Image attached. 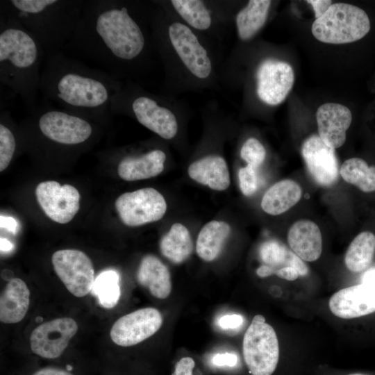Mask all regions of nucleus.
Returning a JSON list of instances; mask_svg holds the SVG:
<instances>
[{
  "label": "nucleus",
  "mask_w": 375,
  "mask_h": 375,
  "mask_svg": "<svg viewBox=\"0 0 375 375\" xmlns=\"http://www.w3.org/2000/svg\"><path fill=\"white\" fill-rule=\"evenodd\" d=\"M348 375H370V374H364V373H353V374H348Z\"/></svg>",
  "instance_id": "obj_44"
},
{
  "label": "nucleus",
  "mask_w": 375,
  "mask_h": 375,
  "mask_svg": "<svg viewBox=\"0 0 375 375\" xmlns=\"http://www.w3.org/2000/svg\"><path fill=\"white\" fill-rule=\"evenodd\" d=\"M178 13L192 27L199 30L208 29L211 24L210 14L201 1H171Z\"/></svg>",
  "instance_id": "obj_32"
},
{
  "label": "nucleus",
  "mask_w": 375,
  "mask_h": 375,
  "mask_svg": "<svg viewBox=\"0 0 375 375\" xmlns=\"http://www.w3.org/2000/svg\"><path fill=\"white\" fill-rule=\"evenodd\" d=\"M120 89L114 76L62 51L44 56L39 90L44 100L60 108L103 121L112 113V99Z\"/></svg>",
  "instance_id": "obj_2"
},
{
  "label": "nucleus",
  "mask_w": 375,
  "mask_h": 375,
  "mask_svg": "<svg viewBox=\"0 0 375 375\" xmlns=\"http://www.w3.org/2000/svg\"><path fill=\"white\" fill-rule=\"evenodd\" d=\"M44 51L12 16L0 10V82L19 95L26 109L37 108Z\"/></svg>",
  "instance_id": "obj_3"
},
{
  "label": "nucleus",
  "mask_w": 375,
  "mask_h": 375,
  "mask_svg": "<svg viewBox=\"0 0 375 375\" xmlns=\"http://www.w3.org/2000/svg\"><path fill=\"white\" fill-rule=\"evenodd\" d=\"M240 156L247 162V165L256 169L265 160L266 151L259 140L250 138L242 145Z\"/></svg>",
  "instance_id": "obj_34"
},
{
  "label": "nucleus",
  "mask_w": 375,
  "mask_h": 375,
  "mask_svg": "<svg viewBox=\"0 0 375 375\" xmlns=\"http://www.w3.org/2000/svg\"><path fill=\"white\" fill-rule=\"evenodd\" d=\"M231 233L225 222L212 220L201 229L197 240L196 251L206 262L215 260L221 253Z\"/></svg>",
  "instance_id": "obj_25"
},
{
  "label": "nucleus",
  "mask_w": 375,
  "mask_h": 375,
  "mask_svg": "<svg viewBox=\"0 0 375 375\" xmlns=\"http://www.w3.org/2000/svg\"><path fill=\"white\" fill-rule=\"evenodd\" d=\"M169 36L174 49L190 72L199 78H207L211 72V62L191 29L175 22L169 26Z\"/></svg>",
  "instance_id": "obj_17"
},
{
  "label": "nucleus",
  "mask_w": 375,
  "mask_h": 375,
  "mask_svg": "<svg viewBox=\"0 0 375 375\" xmlns=\"http://www.w3.org/2000/svg\"><path fill=\"white\" fill-rule=\"evenodd\" d=\"M302 190L293 180H281L272 185L264 194L261 208L267 214L281 215L300 200Z\"/></svg>",
  "instance_id": "obj_24"
},
{
  "label": "nucleus",
  "mask_w": 375,
  "mask_h": 375,
  "mask_svg": "<svg viewBox=\"0 0 375 375\" xmlns=\"http://www.w3.org/2000/svg\"><path fill=\"white\" fill-rule=\"evenodd\" d=\"M259 256L263 265L272 269V275L285 267H294L299 276H306L309 271L303 260L276 240H271L262 243L259 249Z\"/></svg>",
  "instance_id": "obj_26"
},
{
  "label": "nucleus",
  "mask_w": 375,
  "mask_h": 375,
  "mask_svg": "<svg viewBox=\"0 0 375 375\" xmlns=\"http://www.w3.org/2000/svg\"><path fill=\"white\" fill-rule=\"evenodd\" d=\"M0 226L1 228H5L13 234L18 231L19 228L17 222L13 217L2 215L0 216Z\"/></svg>",
  "instance_id": "obj_41"
},
{
  "label": "nucleus",
  "mask_w": 375,
  "mask_h": 375,
  "mask_svg": "<svg viewBox=\"0 0 375 375\" xmlns=\"http://www.w3.org/2000/svg\"><path fill=\"white\" fill-rule=\"evenodd\" d=\"M92 291L101 306L113 308L117 303L121 293L118 272L113 269L101 272L95 278Z\"/></svg>",
  "instance_id": "obj_31"
},
{
  "label": "nucleus",
  "mask_w": 375,
  "mask_h": 375,
  "mask_svg": "<svg viewBox=\"0 0 375 375\" xmlns=\"http://www.w3.org/2000/svg\"><path fill=\"white\" fill-rule=\"evenodd\" d=\"M371 24L362 8L346 3H335L311 27L314 37L328 44H346L364 38L370 31Z\"/></svg>",
  "instance_id": "obj_6"
},
{
  "label": "nucleus",
  "mask_w": 375,
  "mask_h": 375,
  "mask_svg": "<svg viewBox=\"0 0 375 375\" xmlns=\"http://www.w3.org/2000/svg\"><path fill=\"white\" fill-rule=\"evenodd\" d=\"M287 240L292 251L303 261H315L322 254V233L319 226L310 220L294 222L288 231Z\"/></svg>",
  "instance_id": "obj_19"
},
{
  "label": "nucleus",
  "mask_w": 375,
  "mask_h": 375,
  "mask_svg": "<svg viewBox=\"0 0 375 375\" xmlns=\"http://www.w3.org/2000/svg\"><path fill=\"white\" fill-rule=\"evenodd\" d=\"M27 120L28 125L47 141L62 147H78L87 143L94 133L91 120L76 113L53 106L44 99Z\"/></svg>",
  "instance_id": "obj_5"
},
{
  "label": "nucleus",
  "mask_w": 375,
  "mask_h": 375,
  "mask_svg": "<svg viewBox=\"0 0 375 375\" xmlns=\"http://www.w3.org/2000/svg\"><path fill=\"white\" fill-rule=\"evenodd\" d=\"M37 201L45 215L59 224L69 222L80 207V194L69 184L60 185L55 181L40 183L35 189Z\"/></svg>",
  "instance_id": "obj_12"
},
{
  "label": "nucleus",
  "mask_w": 375,
  "mask_h": 375,
  "mask_svg": "<svg viewBox=\"0 0 375 375\" xmlns=\"http://www.w3.org/2000/svg\"><path fill=\"white\" fill-rule=\"evenodd\" d=\"M162 254L172 262L180 264L186 260L193 250V242L188 229L175 223L160 242Z\"/></svg>",
  "instance_id": "obj_27"
},
{
  "label": "nucleus",
  "mask_w": 375,
  "mask_h": 375,
  "mask_svg": "<svg viewBox=\"0 0 375 375\" xmlns=\"http://www.w3.org/2000/svg\"><path fill=\"white\" fill-rule=\"evenodd\" d=\"M115 205L122 222L132 227L157 222L167 210L164 197L153 188L125 192L116 199Z\"/></svg>",
  "instance_id": "obj_9"
},
{
  "label": "nucleus",
  "mask_w": 375,
  "mask_h": 375,
  "mask_svg": "<svg viewBox=\"0 0 375 375\" xmlns=\"http://www.w3.org/2000/svg\"><path fill=\"white\" fill-rule=\"evenodd\" d=\"M166 155L153 149L139 156H127L119 162L117 172L126 181L147 179L160 174L164 169Z\"/></svg>",
  "instance_id": "obj_20"
},
{
  "label": "nucleus",
  "mask_w": 375,
  "mask_h": 375,
  "mask_svg": "<svg viewBox=\"0 0 375 375\" xmlns=\"http://www.w3.org/2000/svg\"><path fill=\"white\" fill-rule=\"evenodd\" d=\"M271 1L251 0L237 15L236 25L240 39L254 36L265 24Z\"/></svg>",
  "instance_id": "obj_28"
},
{
  "label": "nucleus",
  "mask_w": 375,
  "mask_h": 375,
  "mask_svg": "<svg viewBox=\"0 0 375 375\" xmlns=\"http://www.w3.org/2000/svg\"><path fill=\"white\" fill-rule=\"evenodd\" d=\"M78 331L76 322L70 317L56 318L42 323L30 335L32 351L44 358L59 357Z\"/></svg>",
  "instance_id": "obj_13"
},
{
  "label": "nucleus",
  "mask_w": 375,
  "mask_h": 375,
  "mask_svg": "<svg viewBox=\"0 0 375 375\" xmlns=\"http://www.w3.org/2000/svg\"><path fill=\"white\" fill-rule=\"evenodd\" d=\"M194 366L195 362L192 358H182L175 365L174 371L172 375H192Z\"/></svg>",
  "instance_id": "obj_38"
},
{
  "label": "nucleus",
  "mask_w": 375,
  "mask_h": 375,
  "mask_svg": "<svg viewBox=\"0 0 375 375\" xmlns=\"http://www.w3.org/2000/svg\"><path fill=\"white\" fill-rule=\"evenodd\" d=\"M162 317L154 308H144L119 317L112 325L110 336L122 347L139 344L155 334L161 327Z\"/></svg>",
  "instance_id": "obj_11"
},
{
  "label": "nucleus",
  "mask_w": 375,
  "mask_h": 375,
  "mask_svg": "<svg viewBox=\"0 0 375 375\" xmlns=\"http://www.w3.org/2000/svg\"><path fill=\"white\" fill-rule=\"evenodd\" d=\"M375 253V235L363 231L349 244L344 256L347 268L354 273L365 270L372 262Z\"/></svg>",
  "instance_id": "obj_29"
},
{
  "label": "nucleus",
  "mask_w": 375,
  "mask_h": 375,
  "mask_svg": "<svg viewBox=\"0 0 375 375\" xmlns=\"http://www.w3.org/2000/svg\"><path fill=\"white\" fill-rule=\"evenodd\" d=\"M245 364L252 375H272L279 360V345L274 328L261 315L253 317L242 342Z\"/></svg>",
  "instance_id": "obj_7"
},
{
  "label": "nucleus",
  "mask_w": 375,
  "mask_h": 375,
  "mask_svg": "<svg viewBox=\"0 0 375 375\" xmlns=\"http://www.w3.org/2000/svg\"><path fill=\"white\" fill-rule=\"evenodd\" d=\"M125 109H128L142 126L161 138L169 140L176 135V117L153 98L144 94L129 96L120 89L112 99L111 111L115 113Z\"/></svg>",
  "instance_id": "obj_8"
},
{
  "label": "nucleus",
  "mask_w": 375,
  "mask_h": 375,
  "mask_svg": "<svg viewBox=\"0 0 375 375\" xmlns=\"http://www.w3.org/2000/svg\"><path fill=\"white\" fill-rule=\"evenodd\" d=\"M138 282L149 289L156 298L166 299L172 291L171 276L167 267L157 257L142 258L137 271Z\"/></svg>",
  "instance_id": "obj_23"
},
{
  "label": "nucleus",
  "mask_w": 375,
  "mask_h": 375,
  "mask_svg": "<svg viewBox=\"0 0 375 375\" xmlns=\"http://www.w3.org/2000/svg\"><path fill=\"white\" fill-rule=\"evenodd\" d=\"M306 2L312 6L315 11V19L322 16L332 5V1L330 0H309Z\"/></svg>",
  "instance_id": "obj_39"
},
{
  "label": "nucleus",
  "mask_w": 375,
  "mask_h": 375,
  "mask_svg": "<svg viewBox=\"0 0 375 375\" xmlns=\"http://www.w3.org/2000/svg\"><path fill=\"white\" fill-rule=\"evenodd\" d=\"M10 121L8 111H2L0 124V172L8 167L17 149V139L11 128Z\"/></svg>",
  "instance_id": "obj_33"
},
{
  "label": "nucleus",
  "mask_w": 375,
  "mask_h": 375,
  "mask_svg": "<svg viewBox=\"0 0 375 375\" xmlns=\"http://www.w3.org/2000/svg\"><path fill=\"white\" fill-rule=\"evenodd\" d=\"M188 172L192 179L215 190H225L230 185L227 164L219 156H207L194 161Z\"/></svg>",
  "instance_id": "obj_22"
},
{
  "label": "nucleus",
  "mask_w": 375,
  "mask_h": 375,
  "mask_svg": "<svg viewBox=\"0 0 375 375\" xmlns=\"http://www.w3.org/2000/svg\"><path fill=\"white\" fill-rule=\"evenodd\" d=\"M340 174L347 183L364 192L375 191V166H369L362 158L345 160L340 169Z\"/></svg>",
  "instance_id": "obj_30"
},
{
  "label": "nucleus",
  "mask_w": 375,
  "mask_h": 375,
  "mask_svg": "<svg viewBox=\"0 0 375 375\" xmlns=\"http://www.w3.org/2000/svg\"><path fill=\"white\" fill-rule=\"evenodd\" d=\"M275 275L281 278L290 281L296 280L299 276L297 269L292 267L281 268L276 271Z\"/></svg>",
  "instance_id": "obj_40"
},
{
  "label": "nucleus",
  "mask_w": 375,
  "mask_h": 375,
  "mask_svg": "<svg viewBox=\"0 0 375 375\" xmlns=\"http://www.w3.org/2000/svg\"><path fill=\"white\" fill-rule=\"evenodd\" d=\"M53 269L67 290L76 297L92 291L95 280L90 258L77 249H61L51 257Z\"/></svg>",
  "instance_id": "obj_10"
},
{
  "label": "nucleus",
  "mask_w": 375,
  "mask_h": 375,
  "mask_svg": "<svg viewBox=\"0 0 375 375\" xmlns=\"http://www.w3.org/2000/svg\"><path fill=\"white\" fill-rule=\"evenodd\" d=\"M147 39L124 3L84 0L81 17L63 52L99 65L116 78L144 54Z\"/></svg>",
  "instance_id": "obj_1"
},
{
  "label": "nucleus",
  "mask_w": 375,
  "mask_h": 375,
  "mask_svg": "<svg viewBox=\"0 0 375 375\" xmlns=\"http://www.w3.org/2000/svg\"><path fill=\"white\" fill-rule=\"evenodd\" d=\"M301 155L317 183L328 187L337 182L340 169L335 149L327 146L319 135H311L304 140Z\"/></svg>",
  "instance_id": "obj_16"
},
{
  "label": "nucleus",
  "mask_w": 375,
  "mask_h": 375,
  "mask_svg": "<svg viewBox=\"0 0 375 375\" xmlns=\"http://www.w3.org/2000/svg\"><path fill=\"white\" fill-rule=\"evenodd\" d=\"M256 78L259 99L268 105L276 106L282 103L290 92L294 74L289 63L267 59L259 65Z\"/></svg>",
  "instance_id": "obj_15"
},
{
  "label": "nucleus",
  "mask_w": 375,
  "mask_h": 375,
  "mask_svg": "<svg viewBox=\"0 0 375 375\" xmlns=\"http://www.w3.org/2000/svg\"><path fill=\"white\" fill-rule=\"evenodd\" d=\"M84 0H3L0 10L15 17L44 53L62 51L72 39Z\"/></svg>",
  "instance_id": "obj_4"
},
{
  "label": "nucleus",
  "mask_w": 375,
  "mask_h": 375,
  "mask_svg": "<svg viewBox=\"0 0 375 375\" xmlns=\"http://www.w3.org/2000/svg\"><path fill=\"white\" fill-rule=\"evenodd\" d=\"M331 312L342 319H353L375 312V275L365 276L362 283L347 287L329 299Z\"/></svg>",
  "instance_id": "obj_14"
},
{
  "label": "nucleus",
  "mask_w": 375,
  "mask_h": 375,
  "mask_svg": "<svg viewBox=\"0 0 375 375\" xmlns=\"http://www.w3.org/2000/svg\"><path fill=\"white\" fill-rule=\"evenodd\" d=\"M243 323V317L237 314L225 315L217 321L218 326L224 330H231L238 328Z\"/></svg>",
  "instance_id": "obj_36"
},
{
  "label": "nucleus",
  "mask_w": 375,
  "mask_h": 375,
  "mask_svg": "<svg viewBox=\"0 0 375 375\" xmlns=\"http://www.w3.org/2000/svg\"><path fill=\"white\" fill-rule=\"evenodd\" d=\"M316 120L318 135L327 146L336 149L344 144L352 121L349 108L337 103H324L316 112Z\"/></svg>",
  "instance_id": "obj_18"
},
{
  "label": "nucleus",
  "mask_w": 375,
  "mask_h": 375,
  "mask_svg": "<svg viewBox=\"0 0 375 375\" xmlns=\"http://www.w3.org/2000/svg\"><path fill=\"white\" fill-rule=\"evenodd\" d=\"M30 304V291L19 278L8 281L0 297V321L15 324L25 317Z\"/></svg>",
  "instance_id": "obj_21"
},
{
  "label": "nucleus",
  "mask_w": 375,
  "mask_h": 375,
  "mask_svg": "<svg viewBox=\"0 0 375 375\" xmlns=\"http://www.w3.org/2000/svg\"><path fill=\"white\" fill-rule=\"evenodd\" d=\"M240 188L242 194L245 196H251L257 190L258 182L256 169L247 165L240 169L238 172Z\"/></svg>",
  "instance_id": "obj_35"
},
{
  "label": "nucleus",
  "mask_w": 375,
  "mask_h": 375,
  "mask_svg": "<svg viewBox=\"0 0 375 375\" xmlns=\"http://www.w3.org/2000/svg\"><path fill=\"white\" fill-rule=\"evenodd\" d=\"M33 375H73L68 371L56 368V367H44L37 372Z\"/></svg>",
  "instance_id": "obj_42"
},
{
  "label": "nucleus",
  "mask_w": 375,
  "mask_h": 375,
  "mask_svg": "<svg viewBox=\"0 0 375 375\" xmlns=\"http://www.w3.org/2000/svg\"><path fill=\"white\" fill-rule=\"evenodd\" d=\"M1 250L2 251H8L13 247L12 244L7 239L1 238Z\"/></svg>",
  "instance_id": "obj_43"
},
{
  "label": "nucleus",
  "mask_w": 375,
  "mask_h": 375,
  "mask_svg": "<svg viewBox=\"0 0 375 375\" xmlns=\"http://www.w3.org/2000/svg\"><path fill=\"white\" fill-rule=\"evenodd\" d=\"M212 364L216 367H234L238 363V357L231 353H217L212 358Z\"/></svg>",
  "instance_id": "obj_37"
}]
</instances>
